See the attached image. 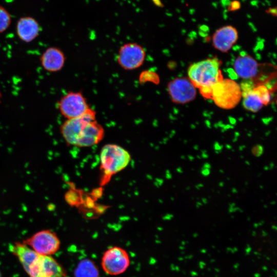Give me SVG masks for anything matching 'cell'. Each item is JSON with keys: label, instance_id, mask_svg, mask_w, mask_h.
<instances>
[{"label": "cell", "instance_id": "obj_40", "mask_svg": "<svg viewBox=\"0 0 277 277\" xmlns=\"http://www.w3.org/2000/svg\"><path fill=\"white\" fill-rule=\"evenodd\" d=\"M2 97H3L2 93L0 89V103H1Z\"/></svg>", "mask_w": 277, "mask_h": 277}, {"label": "cell", "instance_id": "obj_18", "mask_svg": "<svg viewBox=\"0 0 277 277\" xmlns=\"http://www.w3.org/2000/svg\"><path fill=\"white\" fill-rule=\"evenodd\" d=\"M12 17L9 11L0 6V33L6 31L11 23Z\"/></svg>", "mask_w": 277, "mask_h": 277}, {"label": "cell", "instance_id": "obj_53", "mask_svg": "<svg viewBox=\"0 0 277 277\" xmlns=\"http://www.w3.org/2000/svg\"><path fill=\"white\" fill-rule=\"evenodd\" d=\"M227 180H229L230 179H229V177H227Z\"/></svg>", "mask_w": 277, "mask_h": 277}, {"label": "cell", "instance_id": "obj_17", "mask_svg": "<svg viewBox=\"0 0 277 277\" xmlns=\"http://www.w3.org/2000/svg\"><path fill=\"white\" fill-rule=\"evenodd\" d=\"M99 272L94 263L90 260H82L76 267L74 277H98Z\"/></svg>", "mask_w": 277, "mask_h": 277}, {"label": "cell", "instance_id": "obj_13", "mask_svg": "<svg viewBox=\"0 0 277 277\" xmlns=\"http://www.w3.org/2000/svg\"><path fill=\"white\" fill-rule=\"evenodd\" d=\"M41 27L37 21L30 16L20 17L16 22V33L22 42L29 43L39 35Z\"/></svg>", "mask_w": 277, "mask_h": 277}, {"label": "cell", "instance_id": "obj_45", "mask_svg": "<svg viewBox=\"0 0 277 277\" xmlns=\"http://www.w3.org/2000/svg\"><path fill=\"white\" fill-rule=\"evenodd\" d=\"M196 158L200 160L202 159L201 155H196Z\"/></svg>", "mask_w": 277, "mask_h": 277}, {"label": "cell", "instance_id": "obj_4", "mask_svg": "<svg viewBox=\"0 0 277 277\" xmlns=\"http://www.w3.org/2000/svg\"><path fill=\"white\" fill-rule=\"evenodd\" d=\"M241 97L240 86L232 79L223 78L212 89L211 99L216 106L222 109L234 108L239 103Z\"/></svg>", "mask_w": 277, "mask_h": 277}, {"label": "cell", "instance_id": "obj_14", "mask_svg": "<svg viewBox=\"0 0 277 277\" xmlns=\"http://www.w3.org/2000/svg\"><path fill=\"white\" fill-rule=\"evenodd\" d=\"M233 69L236 75L245 80L255 77L259 71V64L250 55H240L235 60Z\"/></svg>", "mask_w": 277, "mask_h": 277}, {"label": "cell", "instance_id": "obj_1", "mask_svg": "<svg viewBox=\"0 0 277 277\" xmlns=\"http://www.w3.org/2000/svg\"><path fill=\"white\" fill-rule=\"evenodd\" d=\"M60 130L68 145L79 147L95 145L105 135L104 128L96 120V112L91 108L81 116L66 120Z\"/></svg>", "mask_w": 277, "mask_h": 277}, {"label": "cell", "instance_id": "obj_2", "mask_svg": "<svg viewBox=\"0 0 277 277\" xmlns=\"http://www.w3.org/2000/svg\"><path fill=\"white\" fill-rule=\"evenodd\" d=\"M221 65L216 57L209 58L194 63L188 69V78L207 99H211L213 87L223 78Z\"/></svg>", "mask_w": 277, "mask_h": 277}, {"label": "cell", "instance_id": "obj_35", "mask_svg": "<svg viewBox=\"0 0 277 277\" xmlns=\"http://www.w3.org/2000/svg\"><path fill=\"white\" fill-rule=\"evenodd\" d=\"M225 147L228 150H231L232 148V146L230 144H226Z\"/></svg>", "mask_w": 277, "mask_h": 277}, {"label": "cell", "instance_id": "obj_51", "mask_svg": "<svg viewBox=\"0 0 277 277\" xmlns=\"http://www.w3.org/2000/svg\"><path fill=\"white\" fill-rule=\"evenodd\" d=\"M264 208H267V206L266 205H264Z\"/></svg>", "mask_w": 277, "mask_h": 277}, {"label": "cell", "instance_id": "obj_37", "mask_svg": "<svg viewBox=\"0 0 277 277\" xmlns=\"http://www.w3.org/2000/svg\"><path fill=\"white\" fill-rule=\"evenodd\" d=\"M193 148L194 150L197 151V150H198L199 149V146L197 145H194L193 146Z\"/></svg>", "mask_w": 277, "mask_h": 277}, {"label": "cell", "instance_id": "obj_3", "mask_svg": "<svg viewBox=\"0 0 277 277\" xmlns=\"http://www.w3.org/2000/svg\"><path fill=\"white\" fill-rule=\"evenodd\" d=\"M100 166L103 173L102 183L105 184L112 176L124 170L131 161L129 152L122 146L108 144L100 152Z\"/></svg>", "mask_w": 277, "mask_h": 277}, {"label": "cell", "instance_id": "obj_43", "mask_svg": "<svg viewBox=\"0 0 277 277\" xmlns=\"http://www.w3.org/2000/svg\"><path fill=\"white\" fill-rule=\"evenodd\" d=\"M276 203L275 201H273L270 202L271 205H274Z\"/></svg>", "mask_w": 277, "mask_h": 277}, {"label": "cell", "instance_id": "obj_49", "mask_svg": "<svg viewBox=\"0 0 277 277\" xmlns=\"http://www.w3.org/2000/svg\"><path fill=\"white\" fill-rule=\"evenodd\" d=\"M245 184L246 185H247L248 184V182H245Z\"/></svg>", "mask_w": 277, "mask_h": 277}, {"label": "cell", "instance_id": "obj_27", "mask_svg": "<svg viewBox=\"0 0 277 277\" xmlns=\"http://www.w3.org/2000/svg\"><path fill=\"white\" fill-rule=\"evenodd\" d=\"M202 168L210 169L211 168V165L209 163L206 162L203 164Z\"/></svg>", "mask_w": 277, "mask_h": 277}, {"label": "cell", "instance_id": "obj_48", "mask_svg": "<svg viewBox=\"0 0 277 277\" xmlns=\"http://www.w3.org/2000/svg\"><path fill=\"white\" fill-rule=\"evenodd\" d=\"M240 157H241V159H243V158H244V156L243 155H241V156H240Z\"/></svg>", "mask_w": 277, "mask_h": 277}, {"label": "cell", "instance_id": "obj_7", "mask_svg": "<svg viewBox=\"0 0 277 277\" xmlns=\"http://www.w3.org/2000/svg\"><path fill=\"white\" fill-rule=\"evenodd\" d=\"M103 270L108 274L117 275L126 271L130 265V258L123 248L114 246L104 253L101 261Z\"/></svg>", "mask_w": 277, "mask_h": 277}, {"label": "cell", "instance_id": "obj_28", "mask_svg": "<svg viewBox=\"0 0 277 277\" xmlns=\"http://www.w3.org/2000/svg\"><path fill=\"white\" fill-rule=\"evenodd\" d=\"M203 187H204V185L202 183H199V184H196V185H195V188L197 190H200V189H201V188H202Z\"/></svg>", "mask_w": 277, "mask_h": 277}, {"label": "cell", "instance_id": "obj_16", "mask_svg": "<svg viewBox=\"0 0 277 277\" xmlns=\"http://www.w3.org/2000/svg\"><path fill=\"white\" fill-rule=\"evenodd\" d=\"M242 97H243L244 107L251 112H258L264 105L259 96L253 91V88L242 90Z\"/></svg>", "mask_w": 277, "mask_h": 277}, {"label": "cell", "instance_id": "obj_5", "mask_svg": "<svg viewBox=\"0 0 277 277\" xmlns=\"http://www.w3.org/2000/svg\"><path fill=\"white\" fill-rule=\"evenodd\" d=\"M60 114L66 120L81 116L91 108L80 91H68L61 97L56 103Z\"/></svg>", "mask_w": 277, "mask_h": 277}, {"label": "cell", "instance_id": "obj_44", "mask_svg": "<svg viewBox=\"0 0 277 277\" xmlns=\"http://www.w3.org/2000/svg\"><path fill=\"white\" fill-rule=\"evenodd\" d=\"M219 172H220V173H221L222 174H223V173H224V170H222V169H220V170H219Z\"/></svg>", "mask_w": 277, "mask_h": 277}, {"label": "cell", "instance_id": "obj_39", "mask_svg": "<svg viewBox=\"0 0 277 277\" xmlns=\"http://www.w3.org/2000/svg\"><path fill=\"white\" fill-rule=\"evenodd\" d=\"M263 169L265 171H268L269 170V167L268 166H265L264 167H263Z\"/></svg>", "mask_w": 277, "mask_h": 277}, {"label": "cell", "instance_id": "obj_19", "mask_svg": "<svg viewBox=\"0 0 277 277\" xmlns=\"http://www.w3.org/2000/svg\"><path fill=\"white\" fill-rule=\"evenodd\" d=\"M253 91L259 96L264 105H268L271 100V95L267 87L263 85L253 88Z\"/></svg>", "mask_w": 277, "mask_h": 277}, {"label": "cell", "instance_id": "obj_33", "mask_svg": "<svg viewBox=\"0 0 277 277\" xmlns=\"http://www.w3.org/2000/svg\"><path fill=\"white\" fill-rule=\"evenodd\" d=\"M203 204H207L208 203V200L206 198H202L201 199Z\"/></svg>", "mask_w": 277, "mask_h": 277}, {"label": "cell", "instance_id": "obj_50", "mask_svg": "<svg viewBox=\"0 0 277 277\" xmlns=\"http://www.w3.org/2000/svg\"><path fill=\"white\" fill-rule=\"evenodd\" d=\"M260 188H261V189H263V186H262V185H261V186L260 185Z\"/></svg>", "mask_w": 277, "mask_h": 277}, {"label": "cell", "instance_id": "obj_10", "mask_svg": "<svg viewBox=\"0 0 277 277\" xmlns=\"http://www.w3.org/2000/svg\"><path fill=\"white\" fill-rule=\"evenodd\" d=\"M30 277H66L63 266L50 255H39L27 273Z\"/></svg>", "mask_w": 277, "mask_h": 277}, {"label": "cell", "instance_id": "obj_12", "mask_svg": "<svg viewBox=\"0 0 277 277\" xmlns=\"http://www.w3.org/2000/svg\"><path fill=\"white\" fill-rule=\"evenodd\" d=\"M238 32L232 26L227 25L217 29L212 36V45L217 50L226 53L238 39Z\"/></svg>", "mask_w": 277, "mask_h": 277}, {"label": "cell", "instance_id": "obj_47", "mask_svg": "<svg viewBox=\"0 0 277 277\" xmlns=\"http://www.w3.org/2000/svg\"><path fill=\"white\" fill-rule=\"evenodd\" d=\"M183 143H184V144H186L187 143V141L185 140L184 141Z\"/></svg>", "mask_w": 277, "mask_h": 277}, {"label": "cell", "instance_id": "obj_42", "mask_svg": "<svg viewBox=\"0 0 277 277\" xmlns=\"http://www.w3.org/2000/svg\"><path fill=\"white\" fill-rule=\"evenodd\" d=\"M181 159H183V160H185L186 159V156L184 155H182L181 156Z\"/></svg>", "mask_w": 277, "mask_h": 277}, {"label": "cell", "instance_id": "obj_54", "mask_svg": "<svg viewBox=\"0 0 277 277\" xmlns=\"http://www.w3.org/2000/svg\"><path fill=\"white\" fill-rule=\"evenodd\" d=\"M0 277H1V273H0Z\"/></svg>", "mask_w": 277, "mask_h": 277}, {"label": "cell", "instance_id": "obj_34", "mask_svg": "<svg viewBox=\"0 0 277 277\" xmlns=\"http://www.w3.org/2000/svg\"><path fill=\"white\" fill-rule=\"evenodd\" d=\"M176 171L180 173H182L183 172V169L181 167H177L176 169Z\"/></svg>", "mask_w": 277, "mask_h": 277}, {"label": "cell", "instance_id": "obj_41", "mask_svg": "<svg viewBox=\"0 0 277 277\" xmlns=\"http://www.w3.org/2000/svg\"><path fill=\"white\" fill-rule=\"evenodd\" d=\"M245 163L247 165H250V162L247 160L245 161Z\"/></svg>", "mask_w": 277, "mask_h": 277}, {"label": "cell", "instance_id": "obj_29", "mask_svg": "<svg viewBox=\"0 0 277 277\" xmlns=\"http://www.w3.org/2000/svg\"><path fill=\"white\" fill-rule=\"evenodd\" d=\"M268 167H269V170H272L274 167V163L272 162H270L269 164Z\"/></svg>", "mask_w": 277, "mask_h": 277}, {"label": "cell", "instance_id": "obj_24", "mask_svg": "<svg viewBox=\"0 0 277 277\" xmlns=\"http://www.w3.org/2000/svg\"><path fill=\"white\" fill-rule=\"evenodd\" d=\"M201 173L205 177L208 176L210 173V169L207 168H201Z\"/></svg>", "mask_w": 277, "mask_h": 277}, {"label": "cell", "instance_id": "obj_20", "mask_svg": "<svg viewBox=\"0 0 277 277\" xmlns=\"http://www.w3.org/2000/svg\"><path fill=\"white\" fill-rule=\"evenodd\" d=\"M65 199L68 204L74 205L77 202V196L75 191L73 190L68 191L65 195Z\"/></svg>", "mask_w": 277, "mask_h": 277}, {"label": "cell", "instance_id": "obj_23", "mask_svg": "<svg viewBox=\"0 0 277 277\" xmlns=\"http://www.w3.org/2000/svg\"><path fill=\"white\" fill-rule=\"evenodd\" d=\"M224 146L220 145L218 142L216 141L214 143L213 148L215 151H217L219 153H221L223 150Z\"/></svg>", "mask_w": 277, "mask_h": 277}, {"label": "cell", "instance_id": "obj_15", "mask_svg": "<svg viewBox=\"0 0 277 277\" xmlns=\"http://www.w3.org/2000/svg\"><path fill=\"white\" fill-rule=\"evenodd\" d=\"M9 249L18 258L26 272L39 256V254L23 242H15L10 245Z\"/></svg>", "mask_w": 277, "mask_h": 277}, {"label": "cell", "instance_id": "obj_22", "mask_svg": "<svg viewBox=\"0 0 277 277\" xmlns=\"http://www.w3.org/2000/svg\"><path fill=\"white\" fill-rule=\"evenodd\" d=\"M240 2L237 0H234L229 4L228 7V10L230 11H234L240 9Z\"/></svg>", "mask_w": 277, "mask_h": 277}, {"label": "cell", "instance_id": "obj_21", "mask_svg": "<svg viewBox=\"0 0 277 277\" xmlns=\"http://www.w3.org/2000/svg\"><path fill=\"white\" fill-rule=\"evenodd\" d=\"M251 153L252 154L256 156L259 157L262 155L264 152V147L261 144H257L254 145L251 148Z\"/></svg>", "mask_w": 277, "mask_h": 277}, {"label": "cell", "instance_id": "obj_52", "mask_svg": "<svg viewBox=\"0 0 277 277\" xmlns=\"http://www.w3.org/2000/svg\"><path fill=\"white\" fill-rule=\"evenodd\" d=\"M260 175H261V173H259L258 176H260Z\"/></svg>", "mask_w": 277, "mask_h": 277}, {"label": "cell", "instance_id": "obj_38", "mask_svg": "<svg viewBox=\"0 0 277 277\" xmlns=\"http://www.w3.org/2000/svg\"><path fill=\"white\" fill-rule=\"evenodd\" d=\"M219 186L221 187H223L224 186V182H219Z\"/></svg>", "mask_w": 277, "mask_h": 277}, {"label": "cell", "instance_id": "obj_31", "mask_svg": "<svg viewBox=\"0 0 277 277\" xmlns=\"http://www.w3.org/2000/svg\"><path fill=\"white\" fill-rule=\"evenodd\" d=\"M187 157L189 160L191 162L193 161L195 159V157L190 154L188 155Z\"/></svg>", "mask_w": 277, "mask_h": 277}, {"label": "cell", "instance_id": "obj_26", "mask_svg": "<svg viewBox=\"0 0 277 277\" xmlns=\"http://www.w3.org/2000/svg\"><path fill=\"white\" fill-rule=\"evenodd\" d=\"M201 158L204 159H207L209 157V155L207 153V151L206 150H201Z\"/></svg>", "mask_w": 277, "mask_h": 277}, {"label": "cell", "instance_id": "obj_30", "mask_svg": "<svg viewBox=\"0 0 277 277\" xmlns=\"http://www.w3.org/2000/svg\"><path fill=\"white\" fill-rule=\"evenodd\" d=\"M203 205V203L200 202H197L195 204V207L196 208H199Z\"/></svg>", "mask_w": 277, "mask_h": 277}, {"label": "cell", "instance_id": "obj_11", "mask_svg": "<svg viewBox=\"0 0 277 277\" xmlns=\"http://www.w3.org/2000/svg\"><path fill=\"white\" fill-rule=\"evenodd\" d=\"M66 56L64 52L56 47H49L46 49L39 57L43 69L53 73L61 70L65 64Z\"/></svg>", "mask_w": 277, "mask_h": 277}, {"label": "cell", "instance_id": "obj_6", "mask_svg": "<svg viewBox=\"0 0 277 277\" xmlns=\"http://www.w3.org/2000/svg\"><path fill=\"white\" fill-rule=\"evenodd\" d=\"M23 243L41 255H51L60 248L61 242L56 233L50 229L36 232Z\"/></svg>", "mask_w": 277, "mask_h": 277}, {"label": "cell", "instance_id": "obj_9", "mask_svg": "<svg viewBox=\"0 0 277 277\" xmlns=\"http://www.w3.org/2000/svg\"><path fill=\"white\" fill-rule=\"evenodd\" d=\"M167 90L171 100L176 104L190 102L196 96V88L188 77L175 78L168 83Z\"/></svg>", "mask_w": 277, "mask_h": 277}, {"label": "cell", "instance_id": "obj_8", "mask_svg": "<svg viewBox=\"0 0 277 277\" xmlns=\"http://www.w3.org/2000/svg\"><path fill=\"white\" fill-rule=\"evenodd\" d=\"M146 57V51L140 45L135 43H128L119 49L116 61L123 69L133 70L140 67Z\"/></svg>", "mask_w": 277, "mask_h": 277}, {"label": "cell", "instance_id": "obj_36", "mask_svg": "<svg viewBox=\"0 0 277 277\" xmlns=\"http://www.w3.org/2000/svg\"><path fill=\"white\" fill-rule=\"evenodd\" d=\"M231 192L233 193H238V190L235 187H233L231 189Z\"/></svg>", "mask_w": 277, "mask_h": 277}, {"label": "cell", "instance_id": "obj_32", "mask_svg": "<svg viewBox=\"0 0 277 277\" xmlns=\"http://www.w3.org/2000/svg\"><path fill=\"white\" fill-rule=\"evenodd\" d=\"M246 148L245 145H241L239 146V150L240 151H242Z\"/></svg>", "mask_w": 277, "mask_h": 277}, {"label": "cell", "instance_id": "obj_46", "mask_svg": "<svg viewBox=\"0 0 277 277\" xmlns=\"http://www.w3.org/2000/svg\"><path fill=\"white\" fill-rule=\"evenodd\" d=\"M190 189V187H189V186H188V187H187L186 188V190H189Z\"/></svg>", "mask_w": 277, "mask_h": 277}, {"label": "cell", "instance_id": "obj_25", "mask_svg": "<svg viewBox=\"0 0 277 277\" xmlns=\"http://www.w3.org/2000/svg\"><path fill=\"white\" fill-rule=\"evenodd\" d=\"M266 12L267 13L270 14L272 15L273 16H276V8H270L268 10H266Z\"/></svg>", "mask_w": 277, "mask_h": 277}]
</instances>
